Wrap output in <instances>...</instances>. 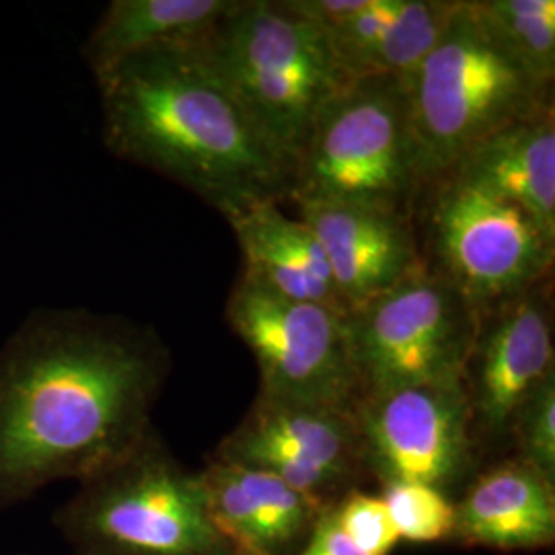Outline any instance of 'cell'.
Instances as JSON below:
<instances>
[{"label":"cell","mask_w":555,"mask_h":555,"mask_svg":"<svg viewBox=\"0 0 555 555\" xmlns=\"http://www.w3.org/2000/svg\"><path fill=\"white\" fill-rule=\"evenodd\" d=\"M261 555V554H256ZM291 555H369L360 552L357 545L344 535V531L337 527L336 518L327 508L319 516L311 535Z\"/></svg>","instance_id":"cell-26"},{"label":"cell","mask_w":555,"mask_h":555,"mask_svg":"<svg viewBox=\"0 0 555 555\" xmlns=\"http://www.w3.org/2000/svg\"><path fill=\"white\" fill-rule=\"evenodd\" d=\"M447 176L515 202L555 238L554 105L483 140Z\"/></svg>","instance_id":"cell-17"},{"label":"cell","mask_w":555,"mask_h":555,"mask_svg":"<svg viewBox=\"0 0 555 555\" xmlns=\"http://www.w3.org/2000/svg\"><path fill=\"white\" fill-rule=\"evenodd\" d=\"M330 511L344 535L364 554L389 555L399 543L396 525L380 494L357 488L339 498Z\"/></svg>","instance_id":"cell-24"},{"label":"cell","mask_w":555,"mask_h":555,"mask_svg":"<svg viewBox=\"0 0 555 555\" xmlns=\"http://www.w3.org/2000/svg\"><path fill=\"white\" fill-rule=\"evenodd\" d=\"M288 4L327 36L360 13L366 0H288Z\"/></svg>","instance_id":"cell-25"},{"label":"cell","mask_w":555,"mask_h":555,"mask_svg":"<svg viewBox=\"0 0 555 555\" xmlns=\"http://www.w3.org/2000/svg\"><path fill=\"white\" fill-rule=\"evenodd\" d=\"M202 50L249 118L295 163L321 109L352 80L288 0H235Z\"/></svg>","instance_id":"cell-5"},{"label":"cell","mask_w":555,"mask_h":555,"mask_svg":"<svg viewBox=\"0 0 555 555\" xmlns=\"http://www.w3.org/2000/svg\"><path fill=\"white\" fill-rule=\"evenodd\" d=\"M348 319L362 396L414 385H463L479 313L426 259Z\"/></svg>","instance_id":"cell-7"},{"label":"cell","mask_w":555,"mask_h":555,"mask_svg":"<svg viewBox=\"0 0 555 555\" xmlns=\"http://www.w3.org/2000/svg\"><path fill=\"white\" fill-rule=\"evenodd\" d=\"M101 139L116 159L176 181L224 219L291 198L293 163L196 46L124 60L95 79Z\"/></svg>","instance_id":"cell-2"},{"label":"cell","mask_w":555,"mask_h":555,"mask_svg":"<svg viewBox=\"0 0 555 555\" xmlns=\"http://www.w3.org/2000/svg\"><path fill=\"white\" fill-rule=\"evenodd\" d=\"M424 185L500 130L552 105L486 29L474 0H456L433 52L403 85Z\"/></svg>","instance_id":"cell-4"},{"label":"cell","mask_w":555,"mask_h":555,"mask_svg":"<svg viewBox=\"0 0 555 555\" xmlns=\"http://www.w3.org/2000/svg\"><path fill=\"white\" fill-rule=\"evenodd\" d=\"M399 7L401 0H366L360 13L325 36L339 68L348 79L377 77L378 54L396 21Z\"/></svg>","instance_id":"cell-22"},{"label":"cell","mask_w":555,"mask_h":555,"mask_svg":"<svg viewBox=\"0 0 555 555\" xmlns=\"http://www.w3.org/2000/svg\"><path fill=\"white\" fill-rule=\"evenodd\" d=\"M73 555H241L210 513L198 472L153 428L52 516Z\"/></svg>","instance_id":"cell-3"},{"label":"cell","mask_w":555,"mask_h":555,"mask_svg":"<svg viewBox=\"0 0 555 555\" xmlns=\"http://www.w3.org/2000/svg\"><path fill=\"white\" fill-rule=\"evenodd\" d=\"M422 190L405 89L393 77H369L352 80L321 109L293 163L288 199L412 217Z\"/></svg>","instance_id":"cell-6"},{"label":"cell","mask_w":555,"mask_h":555,"mask_svg":"<svg viewBox=\"0 0 555 555\" xmlns=\"http://www.w3.org/2000/svg\"><path fill=\"white\" fill-rule=\"evenodd\" d=\"M241 254L243 276L284 297L348 311L315 233L286 217L276 202L256 204L229 217Z\"/></svg>","instance_id":"cell-16"},{"label":"cell","mask_w":555,"mask_h":555,"mask_svg":"<svg viewBox=\"0 0 555 555\" xmlns=\"http://www.w3.org/2000/svg\"><path fill=\"white\" fill-rule=\"evenodd\" d=\"M455 7L456 0H401L378 54L377 77H393L401 85L412 79L444 34Z\"/></svg>","instance_id":"cell-20"},{"label":"cell","mask_w":555,"mask_h":555,"mask_svg":"<svg viewBox=\"0 0 555 555\" xmlns=\"http://www.w3.org/2000/svg\"><path fill=\"white\" fill-rule=\"evenodd\" d=\"M169 375L149 325L87 309L25 319L0 348V513L134 449Z\"/></svg>","instance_id":"cell-1"},{"label":"cell","mask_w":555,"mask_h":555,"mask_svg":"<svg viewBox=\"0 0 555 555\" xmlns=\"http://www.w3.org/2000/svg\"><path fill=\"white\" fill-rule=\"evenodd\" d=\"M298 219L318 237L352 311L393 288L424 263L412 217L358 204H297Z\"/></svg>","instance_id":"cell-13"},{"label":"cell","mask_w":555,"mask_h":555,"mask_svg":"<svg viewBox=\"0 0 555 555\" xmlns=\"http://www.w3.org/2000/svg\"><path fill=\"white\" fill-rule=\"evenodd\" d=\"M508 438L515 456L555 481V371L518 408Z\"/></svg>","instance_id":"cell-23"},{"label":"cell","mask_w":555,"mask_h":555,"mask_svg":"<svg viewBox=\"0 0 555 555\" xmlns=\"http://www.w3.org/2000/svg\"><path fill=\"white\" fill-rule=\"evenodd\" d=\"M212 455L280 477L323 508L366 477L354 414L263 396Z\"/></svg>","instance_id":"cell-11"},{"label":"cell","mask_w":555,"mask_h":555,"mask_svg":"<svg viewBox=\"0 0 555 555\" xmlns=\"http://www.w3.org/2000/svg\"><path fill=\"white\" fill-rule=\"evenodd\" d=\"M210 513L241 555H291L327 508L256 467L210 455L198 472Z\"/></svg>","instance_id":"cell-14"},{"label":"cell","mask_w":555,"mask_h":555,"mask_svg":"<svg viewBox=\"0 0 555 555\" xmlns=\"http://www.w3.org/2000/svg\"><path fill=\"white\" fill-rule=\"evenodd\" d=\"M463 547L537 552L555 543V481L518 456H504L469 479L455 502Z\"/></svg>","instance_id":"cell-15"},{"label":"cell","mask_w":555,"mask_h":555,"mask_svg":"<svg viewBox=\"0 0 555 555\" xmlns=\"http://www.w3.org/2000/svg\"><path fill=\"white\" fill-rule=\"evenodd\" d=\"M235 0H114L82 46V60L100 79L124 60L160 48L196 46Z\"/></svg>","instance_id":"cell-18"},{"label":"cell","mask_w":555,"mask_h":555,"mask_svg":"<svg viewBox=\"0 0 555 555\" xmlns=\"http://www.w3.org/2000/svg\"><path fill=\"white\" fill-rule=\"evenodd\" d=\"M428 241L435 263L477 313L543 284L554 268L555 238L511 199L444 176L428 185Z\"/></svg>","instance_id":"cell-9"},{"label":"cell","mask_w":555,"mask_h":555,"mask_svg":"<svg viewBox=\"0 0 555 555\" xmlns=\"http://www.w3.org/2000/svg\"><path fill=\"white\" fill-rule=\"evenodd\" d=\"M380 498L396 525L399 541L444 543L455 537V502L426 483H387Z\"/></svg>","instance_id":"cell-21"},{"label":"cell","mask_w":555,"mask_h":555,"mask_svg":"<svg viewBox=\"0 0 555 555\" xmlns=\"http://www.w3.org/2000/svg\"><path fill=\"white\" fill-rule=\"evenodd\" d=\"M543 284L479 313L463 373L477 453L508 440L525 399L555 371L554 318Z\"/></svg>","instance_id":"cell-12"},{"label":"cell","mask_w":555,"mask_h":555,"mask_svg":"<svg viewBox=\"0 0 555 555\" xmlns=\"http://www.w3.org/2000/svg\"><path fill=\"white\" fill-rule=\"evenodd\" d=\"M362 463L378 486L426 483L449 494L476 465L463 385L364 393L354 408Z\"/></svg>","instance_id":"cell-10"},{"label":"cell","mask_w":555,"mask_h":555,"mask_svg":"<svg viewBox=\"0 0 555 555\" xmlns=\"http://www.w3.org/2000/svg\"><path fill=\"white\" fill-rule=\"evenodd\" d=\"M498 46L539 87L555 79L554 0H474Z\"/></svg>","instance_id":"cell-19"},{"label":"cell","mask_w":555,"mask_h":555,"mask_svg":"<svg viewBox=\"0 0 555 555\" xmlns=\"http://www.w3.org/2000/svg\"><path fill=\"white\" fill-rule=\"evenodd\" d=\"M348 311L297 300L243 276L227 321L256 358L258 396L354 414L362 397Z\"/></svg>","instance_id":"cell-8"}]
</instances>
